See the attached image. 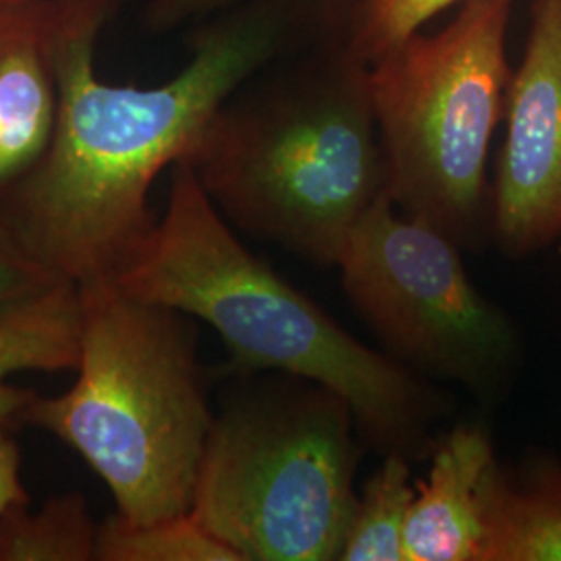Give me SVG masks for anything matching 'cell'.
<instances>
[{"instance_id":"2","label":"cell","mask_w":561,"mask_h":561,"mask_svg":"<svg viewBox=\"0 0 561 561\" xmlns=\"http://www.w3.org/2000/svg\"><path fill=\"white\" fill-rule=\"evenodd\" d=\"M113 279L213 327L240 375L280 373L335 391L362 443L381 456L426 460L454 412L439 382L356 340L256 259L185 161L171 169L164 215Z\"/></svg>"},{"instance_id":"17","label":"cell","mask_w":561,"mask_h":561,"mask_svg":"<svg viewBox=\"0 0 561 561\" xmlns=\"http://www.w3.org/2000/svg\"><path fill=\"white\" fill-rule=\"evenodd\" d=\"M57 280L23 248L0 213V310Z\"/></svg>"},{"instance_id":"11","label":"cell","mask_w":561,"mask_h":561,"mask_svg":"<svg viewBox=\"0 0 561 561\" xmlns=\"http://www.w3.org/2000/svg\"><path fill=\"white\" fill-rule=\"evenodd\" d=\"M481 561H561V460L497 461L484 495Z\"/></svg>"},{"instance_id":"14","label":"cell","mask_w":561,"mask_h":561,"mask_svg":"<svg viewBox=\"0 0 561 561\" xmlns=\"http://www.w3.org/2000/svg\"><path fill=\"white\" fill-rule=\"evenodd\" d=\"M412 463L400 454L381 456L356 493L337 561H403V526L416 495Z\"/></svg>"},{"instance_id":"7","label":"cell","mask_w":561,"mask_h":561,"mask_svg":"<svg viewBox=\"0 0 561 561\" xmlns=\"http://www.w3.org/2000/svg\"><path fill=\"white\" fill-rule=\"evenodd\" d=\"M335 266L350 306L389 358L489 405L510 396L526 358L520 324L472 283L456 241L385 194Z\"/></svg>"},{"instance_id":"19","label":"cell","mask_w":561,"mask_h":561,"mask_svg":"<svg viewBox=\"0 0 561 561\" xmlns=\"http://www.w3.org/2000/svg\"><path fill=\"white\" fill-rule=\"evenodd\" d=\"M32 502L21 479L20 445L13 437V428L0 424V516L18 505Z\"/></svg>"},{"instance_id":"16","label":"cell","mask_w":561,"mask_h":561,"mask_svg":"<svg viewBox=\"0 0 561 561\" xmlns=\"http://www.w3.org/2000/svg\"><path fill=\"white\" fill-rule=\"evenodd\" d=\"M461 0H354L345 34L366 62L421 32L431 20Z\"/></svg>"},{"instance_id":"8","label":"cell","mask_w":561,"mask_h":561,"mask_svg":"<svg viewBox=\"0 0 561 561\" xmlns=\"http://www.w3.org/2000/svg\"><path fill=\"white\" fill-rule=\"evenodd\" d=\"M491 243L520 261L561 240V0H535L505 102Z\"/></svg>"},{"instance_id":"10","label":"cell","mask_w":561,"mask_h":561,"mask_svg":"<svg viewBox=\"0 0 561 561\" xmlns=\"http://www.w3.org/2000/svg\"><path fill=\"white\" fill-rule=\"evenodd\" d=\"M50 32V0H0V204L41 161L53 134Z\"/></svg>"},{"instance_id":"9","label":"cell","mask_w":561,"mask_h":561,"mask_svg":"<svg viewBox=\"0 0 561 561\" xmlns=\"http://www.w3.org/2000/svg\"><path fill=\"white\" fill-rule=\"evenodd\" d=\"M403 526V561H481L486 482L497 466L484 422H456L428 454Z\"/></svg>"},{"instance_id":"5","label":"cell","mask_w":561,"mask_h":561,"mask_svg":"<svg viewBox=\"0 0 561 561\" xmlns=\"http://www.w3.org/2000/svg\"><path fill=\"white\" fill-rule=\"evenodd\" d=\"M215 410L190 514L241 561H337L360 435L319 382L241 375Z\"/></svg>"},{"instance_id":"18","label":"cell","mask_w":561,"mask_h":561,"mask_svg":"<svg viewBox=\"0 0 561 561\" xmlns=\"http://www.w3.org/2000/svg\"><path fill=\"white\" fill-rule=\"evenodd\" d=\"M245 0H148L141 23L154 34H167L190 23L213 18Z\"/></svg>"},{"instance_id":"4","label":"cell","mask_w":561,"mask_h":561,"mask_svg":"<svg viewBox=\"0 0 561 561\" xmlns=\"http://www.w3.org/2000/svg\"><path fill=\"white\" fill-rule=\"evenodd\" d=\"M78 287V379L55 398L34 396L20 426L78 451L125 520L190 514L215 419L196 322L115 279Z\"/></svg>"},{"instance_id":"15","label":"cell","mask_w":561,"mask_h":561,"mask_svg":"<svg viewBox=\"0 0 561 561\" xmlns=\"http://www.w3.org/2000/svg\"><path fill=\"white\" fill-rule=\"evenodd\" d=\"M99 561H241L192 514L129 522L119 514L101 524Z\"/></svg>"},{"instance_id":"12","label":"cell","mask_w":561,"mask_h":561,"mask_svg":"<svg viewBox=\"0 0 561 561\" xmlns=\"http://www.w3.org/2000/svg\"><path fill=\"white\" fill-rule=\"evenodd\" d=\"M80 287L57 280L0 310V424L20 426L36 396L9 381L20 373L76 370L80 358Z\"/></svg>"},{"instance_id":"6","label":"cell","mask_w":561,"mask_h":561,"mask_svg":"<svg viewBox=\"0 0 561 561\" xmlns=\"http://www.w3.org/2000/svg\"><path fill=\"white\" fill-rule=\"evenodd\" d=\"M516 0H461L437 34L416 32L370 62L387 196L463 252L491 243L489 154L514 69Z\"/></svg>"},{"instance_id":"3","label":"cell","mask_w":561,"mask_h":561,"mask_svg":"<svg viewBox=\"0 0 561 561\" xmlns=\"http://www.w3.org/2000/svg\"><path fill=\"white\" fill-rule=\"evenodd\" d=\"M347 18L271 60L233 90L185 162L238 233L335 266L350 233L387 194L370 62Z\"/></svg>"},{"instance_id":"13","label":"cell","mask_w":561,"mask_h":561,"mask_svg":"<svg viewBox=\"0 0 561 561\" xmlns=\"http://www.w3.org/2000/svg\"><path fill=\"white\" fill-rule=\"evenodd\" d=\"M101 524L78 491L41 507L18 503L0 516V561H99Z\"/></svg>"},{"instance_id":"1","label":"cell","mask_w":561,"mask_h":561,"mask_svg":"<svg viewBox=\"0 0 561 561\" xmlns=\"http://www.w3.org/2000/svg\"><path fill=\"white\" fill-rule=\"evenodd\" d=\"M57 113L34 169L0 204L59 280L113 279L157 225L150 190L194 150L222 101L271 60L347 18L354 0H245L198 21L192 57L159 85L96 73L104 27L127 0H50Z\"/></svg>"},{"instance_id":"20","label":"cell","mask_w":561,"mask_h":561,"mask_svg":"<svg viewBox=\"0 0 561 561\" xmlns=\"http://www.w3.org/2000/svg\"><path fill=\"white\" fill-rule=\"evenodd\" d=\"M9 2H21V0H9Z\"/></svg>"}]
</instances>
